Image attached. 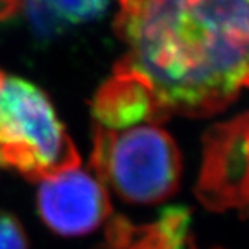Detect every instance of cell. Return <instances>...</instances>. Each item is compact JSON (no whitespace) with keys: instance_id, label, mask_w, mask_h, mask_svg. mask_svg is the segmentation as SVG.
<instances>
[{"instance_id":"3","label":"cell","mask_w":249,"mask_h":249,"mask_svg":"<svg viewBox=\"0 0 249 249\" xmlns=\"http://www.w3.org/2000/svg\"><path fill=\"white\" fill-rule=\"evenodd\" d=\"M90 167L124 201L155 204L179 189L182 155L174 138L155 124L123 131L95 124Z\"/></svg>"},{"instance_id":"8","label":"cell","mask_w":249,"mask_h":249,"mask_svg":"<svg viewBox=\"0 0 249 249\" xmlns=\"http://www.w3.org/2000/svg\"><path fill=\"white\" fill-rule=\"evenodd\" d=\"M59 18L66 23H89L101 18L110 0H47Z\"/></svg>"},{"instance_id":"10","label":"cell","mask_w":249,"mask_h":249,"mask_svg":"<svg viewBox=\"0 0 249 249\" xmlns=\"http://www.w3.org/2000/svg\"><path fill=\"white\" fill-rule=\"evenodd\" d=\"M23 5V0H0V24L15 18Z\"/></svg>"},{"instance_id":"9","label":"cell","mask_w":249,"mask_h":249,"mask_svg":"<svg viewBox=\"0 0 249 249\" xmlns=\"http://www.w3.org/2000/svg\"><path fill=\"white\" fill-rule=\"evenodd\" d=\"M0 249H29L21 222L5 210H0Z\"/></svg>"},{"instance_id":"1","label":"cell","mask_w":249,"mask_h":249,"mask_svg":"<svg viewBox=\"0 0 249 249\" xmlns=\"http://www.w3.org/2000/svg\"><path fill=\"white\" fill-rule=\"evenodd\" d=\"M126 47L114 71L138 77L161 122L218 114L249 89V0H117Z\"/></svg>"},{"instance_id":"6","label":"cell","mask_w":249,"mask_h":249,"mask_svg":"<svg viewBox=\"0 0 249 249\" xmlns=\"http://www.w3.org/2000/svg\"><path fill=\"white\" fill-rule=\"evenodd\" d=\"M95 124L122 131L140 123H162L150 89L138 77L114 71L95 92L90 101Z\"/></svg>"},{"instance_id":"7","label":"cell","mask_w":249,"mask_h":249,"mask_svg":"<svg viewBox=\"0 0 249 249\" xmlns=\"http://www.w3.org/2000/svg\"><path fill=\"white\" fill-rule=\"evenodd\" d=\"M99 249H171L158 224L134 225L123 216L113 218Z\"/></svg>"},{"instance_id":"5","label":"cell","mask_w":249,"mask_h":249,"mask_svg":"<svg viewBox=\"0 0 249 249\" xmlns=\"http://www.w3.org/2000/svg\"><path fill=\"white\" fill-rule=\"evenodd\" d=\"M38 213L42 222L60 236H84L111 216L104 183L80 167L39 182Z\"/></svg>"},{"instance_id":"4","label":"cell","mask_w":249,"mask_h":249,"mask_svg":"<svg viewBox=\"0 0 249 249\" xmlns=\"http://www.w3.org/2000/svg\"><path fill=\"white\" fill-rule=\"evenodd\" d=\"M195 194L209 210L237 209L249 215V113L206 131Z\"/></svg>"},{"instance_id":"2","label":"cell","mask_w":249,"mask_h":249,"mask_svg":"<svg viewBox=\"0 0 249 249\" xmlns=\"http://www.w3.org/2000/svg\"><path fill=\"white\" fill-rule=\"evenodd\" d=\"M80 164L81 156L48 95L0 69V165L42 182Z\"/></svg>"}]
</instances>
